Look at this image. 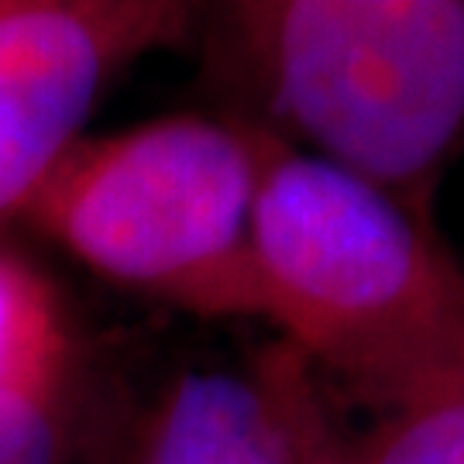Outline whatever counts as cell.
Segmentation results:
<instances>
[{
  "label": "cell",
  "mask_w": 464,
  "mask_h": 464,
  "mask_svg": "<svg viewBox=\"0 0 464 464\" xmlns=\"http://www.w3.org/2000/svg\"><path fill=\"white\" fill-rule=\"evenodd\" d=\"M262 324L372 406L464 368V268L430 217L266 131L251 217Z\"/></svg>",
  "instance_id": "obj_1"
},
{
  "label": "cell",
  "mask_w": 464,
  "mask_h": 464,
  "mask_svg": "<svg viewBox=\"0 0 464 464\" xmlns=\"http://www.w3.org/2000/svg\"><path fill=\"white\" fill-rule=\"evenodd\" d=\"M217 4L245 121L430 217L464 151V0Z\"/></svg>",
  "instance_id": "obj_2"
},
{
  "label": "cell",
  "mask_w": 464,
  "mask_h": 464,
  "mask_svg": "<svg viewBox=\"0 0 464 464\" xmlns=\"http://www.w3.org/2000/svg\"><path fill=\"white\" fill-rule=\"evenodd\" d=\"M266 131L172 114L83 134L21 220L93 276L207 320H258L251 217Z\"/></svg>",
  "instance_id": "obj_3"
},
{
  "label": "cell",
  "mask_w": 464,
  "mask_h": 464,
  "mask_svg": "<svg viewBox=\"0 0 464 464\" xmlns=\"http://www.w3.org/2000/svg\"><path fill=\"white\" fill-rule=\"evenodd\" d=\"M207 0H17L0 11V217H21L121 72L179 45Z\"/></svg>",
  "instance_id": "obj_4"
},
{
  "label": "cell",
  "mask_w": 464,
  "mask_h": 464,
  "mask_svg": "<svg viewBox=\"0 0 464 464\" xmlns=\"http://www.w3.org/2000/svg\"><path fill=\"white\" fill-rule=\"evenodd\" d=\"M327 433L314 368L279 344L176 375L141 416L131 464H306Z\"/></svg>",
  "instance_id": "obj_5"
},
{
  "label": "cell",
  "mask_w": 464,
  "mask_h": 464,
  "mask_svg": "<svg viewBox=\"0 0 464 464\" xmlns=\"http://www.w3.org/2000/svg\"><path fill=\"white\" fill-rule=\"evenodd\" d=\"M72 368L76 337L55 282L0 248V399H69Z\"/></svg>",
  "instance_id": "obj_6"
},
{
  "label": "cell",
  "mask_w": 464,
  "mask_h": 464,
  "mask_svg": "<svg viewBox=\"0 0 464 464\" xmlns=\"http://www.w3.org/2000/svg\"><path fill=\"white\" fill-rule=\"evenodd\" d=\"M348 464H464V368L385 406Z\"/></svg>",
  "instance_id": "obj_7"
},
{
  "label": "cell",
  "mask_w": 464,
  "mask_h": 464,
  "mask_svg": "<svg viewBox=\"0 0 464 464\" xmlns=\"http://www.w3.org/2000/svg\"><path fill=\"white\" fill-rule=\"evenodd\" d=\"M0 464H69V399H0Z\"/></svg>",
  "instance_id": "obj_8"
},
{
  "label": "cell",
  "mask_w": 464,
  "mask_h": 464,
  "mask_svg": "<svg viewBox=\"0 0 464 464\" xmlns=\"http://www.w3.org/2000/svg\"><path fill=\"white\" fill-rule=\"evenodd\" d=\"M306 464H348V450L337 444L334 433H327V437L316 444V450L310 454V461Z\"/></svg>",
  "instance_id": "obj_9"
},
{
  "label": "cell",
  "mask_w": 464,
  "mask_h": 464,
  "mask_svg": "<svg viewBox=\"0 0 464 464\" xmlns=\"http://www.w3.org/2000/svg\"><path fill=\"white\" fill-rule=\"evenodd\" d=\"M11 4H17V0H0V11H7Z\"/></svg>",
  "instance_id": "obj_10"
}]
</instances>
